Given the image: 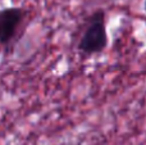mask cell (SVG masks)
I'll use <instances>...</instances> for the list:
<instances>
[{"label": "cell", "mask_w": 146, "mask_h": 145, "mask_svg": "<svg viewBox=\"0 0 146 145\" xmlns=\"http://www.w3.org/2000/svg\"><path fill=\"white\" fill-rule=\"evenodd\" d=\"M144 8H145V12H146V0H145V4H144Z\"/></svg>", "instance_id": "3957f363"}, {"label": "cell", "mask_w": 146, "mask_h": 145, "mask_svg": "<svg viewBox=\"0 0 146 145\" xmlns=\"http://www.w3.org/2000/svg\"><path fill=\"white\" fill-rule=\"evenodd\" d=\"M108 46V33L105 26V12H94L86 22L85 30L77 44V50L83 57L100 54Z\"/></svg>", "instance_id": "6da1fadb"}, {"label": "cell", "mask_w": 146, "mask_h": 145, "mask_svg": "<svg viewBox=\"0 0 146 145\" xmlns=\"http://www.w3.org/2000/svg\"><path fill=\"white\" fill-rule=\"evenodd\" d=\"M26 17V10L18 7L0 10V45L8 46L14 39L18 28Z\"/></svg>", "instance_id": "7a4b0ae2"}]
</instances>
